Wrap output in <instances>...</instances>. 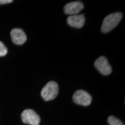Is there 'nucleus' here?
I'll return each instance as SVG.
<instances>
[{"instance_id":"obj_6","label":"nucleus","mask_w":125,"mask_h":125,"mask_svg":"<svg viewBox=\"0 0 125 125\" xmlns=\"http://www.w3.org/2000/svg\"><path fill=\"white\" fill-rule=\"evenodd\" d=\"M84 5L81 1H74L67 4L64 7V11L70 16L78 15L83 9Z\"/></svg>"},{"instance_id":"obj_5","label":"nucleus","mask_w":125,"mask_h":125,"mask_svg":"<svg viewBox=\"0 0 125 125\" xmlns=\"http://www.w3.org/2000/svg\"><path fill=\"white\" fill-rule=\"evenodd\" d=\"M94 65L98 71L104 75H108L112 73V67L104 56H101L97 59L94 62Z\"/></svg>"},{"instance_id":"obj_4","label":"nucleus","mask_w":125,"mask_h":125,"mask_svg":"<svg viewBox=\"0 0 125 125\" xmlns=\"http://www.w3.org/2000/svg\"><path fill=\"white\" fill-rule=\"evenodd\" d=\"M23 122L30 125H39L41 118L37 112L31 109H25L21 115Z\"/></svg>"},{"instance_id":"obj_7","label":"nucleus","mask_w":125,"mask_h":125,"mask_svg":"<svg viewBox=\"0 0 125 125\" xmlns=\"http://www.w3.org/2000/svg\"><path fill=\"white\" fill-rule=\"evenodd\" d=\"M12 42L16 45H23L27 41V35L23 30L13 29L10 31Z\"/></svg>"},{"instance_id":"obj_2","label":"nucleus","mask_w":125,"mask_h":125,"mask_svg":"<svg viewBox=\"0 0 125 125\" xmlns=\"http://www.w3.org/2000/svg\"><path fill=\"white\" fill-rule=\"evenodd\" d=\"M59 94V85L54 81H50L43 87L41 90L42 97L45 101L52 100Z\"/></svg>"},{"instance_id":"obj_9","label":"nucleus","mask_w":125,"mask_h":125,"mask_svg":"<svg viewBox=\"0 0 125 125\" xmlns=\"http://www.w3.org/2000/svg\"><path fill=\"white\" fill-rule=\"evenodd\" d=\"M108 122L109 125H125L121 120L114 116H110L108 117Z\"/></svg>"},{"instance_id":"obj_8","label":"nucleus","mask_w":125,"mask_h":125,"mask_svg":"<svg viewBox=\"0 0 125 125\" xmlns=\"http://www.w3.org/2000/svg\"><path fill=\"white\" fill-rule=\"evenodd\" d=\"M67 23L71 27L81 29L84 26L85 23V18L84 14L70 16L67 19Z\"/></svg>"},{"instance_id":"obj_11","label":"nucleus","mask_w":125,"mask_h":125,"mask_svg":"<svg viewBox=\"0 0 125 125\" xmlns=\"http://www.w3.org/2000/svg\"><path fill=\"white\" fill-rule=\"evenodd\" d=\"M13 2L12 0H0V5L10 4Z\"/></svg>"},{"instance_id":"obj_10","label":"nucleus","mask_w":125,"mask_h":125,"mask_svg":"<svg viewBox=\"0 0 125 125\" xmlns=\"http://www.w3.org/2000/svg\"><path fill=\"white\" fill-rule=\"evenodd\" d=\"M8 53V49L2 42L0 41V57L5 56Z\"/></svg>"},{"instance_id":"obj_1","label":"nucleus","mask_w":125,"mask_h":125,"mask_svg":"<svg viewBox=\"0 0 125 125\" xmlns=\"http://www.w3.org/2000/svg\"><path fill=\"white\" fill-rule=\"evenodd\" d=\"M123 17L121 12H115L107 16L104 18L101 26V31L104 33H107L112 30L118 26Z\"/></svg>"},{"instance_id":"obj_3","label":"nucleus","mask_w":125,"mask_h":125,"mask_svg":"<svg viewBox=\"0 0 125 125\" xmlns=\"http://www.w3.org/2000/svg\"><path fill=\"white\" fill-rule=\"evenodd\" d=\"M73 99L75 103L83 106L89 105L92 101L91 95L83 90H76L73 95Z\"/></svg>"}]
</instances>
